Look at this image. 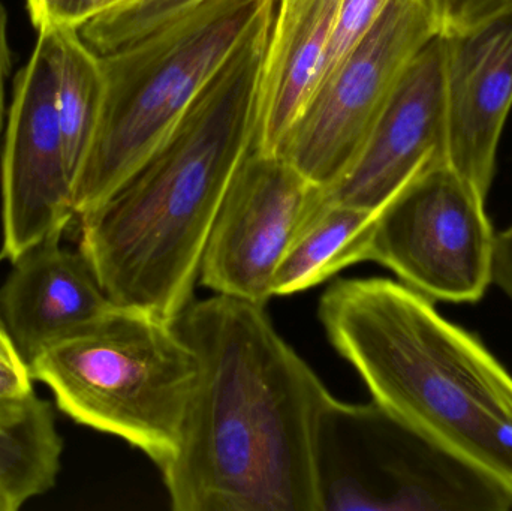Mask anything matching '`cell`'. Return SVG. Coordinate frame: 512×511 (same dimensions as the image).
<instances>
[{
  "label": "cell",
  "instance_id": "ac0fdd59",
  "mask_svg": "<svg viewBox=\"0 0 512 511\" xmlns=\"http://www.w3.org/2000/svg\"><path fill=\"white\" fill-rule=\"evenodd\" d=\"M204 0H120L81 27L83 41L98 54L119 50L155 32Z\"/></svg>",
  "mask_w": 512,
  "mask_h": 511
},
{
  "label": "cell",
  "instance_id": "ffe728a7",
  "mask_svg": "<svg viewBox=\"0 0 512 511\" xmlns=\"http://www.w3.org/2000/svg\"><path fill=\"white\" fill-rule=\"evenodd\" d=\"M120 0H26L36 30L74 29L80 32L93 18Z\"/></svg>",
  "mask_w": 512,
  "mask_h": 511
},
{
  "label": "cell",
  "instance_id": "cb8c5ba5",
  "mask_svg": "<svg viewBox=\"0 0 512 511\" xmlns=\"http://www.w3.org/2000/svg\"><path fill=\"white\" fill-rule=\"evenodd\" d=\"M12 53L8 36V14L0 0V137L5 128L6 119V86L11 75Z\"/></svg>",
  "mask_w": 512,
  "mask_h": 511
},
{
  "label": "cell",
  "instance_id": "7402d4cb",
  "mask_svg": "<svg viewBox=\"0 0 512 511\" xmlns=\"http://www.w3.org/2000/svg\"><path fill=\"white\" fill-rule=\"evenodd\" d=\"M33 393L29 365L15 347L8 330H0V395L27 398Z\"/></svg>",
  "mask_w": 512,
  "mask_h": 511
},
{
  "label": "cell",
  "instance_id": "8992f818",
  "mask_svg": "<svg viewBox=\"0 0 512 511\" xmlns=\"http://www.w3.org/2000/svg\"><path fill=\"white\" fill-rule=\"evenodd\" d=\"M321 511H505L512 492L376 404L331 399L319 423Z\"/></svg>",
  "mask_w": 512,
  "mask_h": 511
},
{
  "label": "cell",
  "instance_id": "7a4b0ae2",
  "mask_svg": "<svg viewBox=\"0 0 512 511\" xmlns=\"http://www.w3.org/2000/svg\"><path fill=\"white\" fill-rule=\"evenodd\" d=\"M262 17L137 174L80 221L78 251L114 305L174 323L195 284L225 194L254 152Z\"/></svg>",
  "mask_w": 512,
  "mask_h": 511
},
{
  "label": "cell",
  "instance_id": "6da1fadb",
  "mask_svg": "<svg viewBox=\"0 0 512 511\" xmlns=\"http://www.w3.org/2000/svg\"><path fill=\"white\" fill-rule=\"evenodd\" d=\"M174 327L198 360L179 447L159 468L176 511H321L319 423L334 398L264 305L194 300Z\"/></svg>",
  "mask_w": 512,
  "mask_h": 511
},
{
  "label": "cell",
  "instance_id": "4316f807",
  "mask_svg": "<svg viewBox=\"0 0 512 511\" xmlns=\"http://www.w3.org/2000/svg\"><path fill=\"white\" fill-rule=\"evenodd\" d=\"M6 329L5 323H3L2 317H0V330Z\"/></svg>",
  "mask_w": 512,
  "mask_h": 511
},
{
  "label": "cell",
  "instance_id": "7c38bea8",
  "mask_svg": "<svg viewBox=\"0 0 512 511\" xmlns=\"http://www.w3.org/2000/svg\"><path fill=\"white\" fill-rule=\"evenodd\" d=\"M442 36L448 167L487 197L512 107V11Z\"/></svg>",
  "mask_w": 512,
  "mask_h": 511
},
{
  "label": "cell",
  "instance_id": "d4e9b609",
  "mask_svg": "<svg viewBox=\"0 0 512 511\" xmlns=\"http://www.w3.org/2000/svg\"><path fill=\"white\" fill-rule=\"evenodd\" d=\"M36 398H38L36 393L27 398H8L0 395V425L17 422L21 417L26 416Z\"/></svg>",
  "mask_w": 512,
  "mask_h": 511
},
{
  "label": "cell",
  "instance_id": "52a82bcc",
  "mask_svg": "<svg viewBox=\"0 0 512 511\" xmlns=\"http://www.w3.org/2000/svg\"><path fill=\"white\" fill-rule=\"evenodd\" d=\"M486 200L450 167L430 171L381 210L369 261L432 302L477 303L495 270Z\"/></svg>",
  "mask_w": 512,
  "mask_h": 511
},
{
  "label": "cell",
  "instance_id": "484cf974",
  "mask_svg": "<svg viewBox=\"0 0 512 511\" xmlns=\"http://www.w3.org/2000/svg\"><path fill=\"white\" fill-rule=\"evenodd\" d=\"M0 511H14L12 510L11 503H9L8 498L3 495L2 491H0Z\"/></svg>",
  "mask_w": 512,
  "mask_h": 511
},
{
  "label": "cell",
  "instance_id": "5b68a950",
  "mask_svg": "<svg viewBox=\"0 0 512 511\" xmlns=\"http://www.w3.org/2000/svg\"><path fill=\"white\" fill-rule=\"evenodd\" d=\"M56 407L164 467L180 443L198 360L174 323L114 306L29 363Z\"/></svg>",
  "mask_w": 512,
  "mask_h": 511
},
{
  "label": "cell",
  "instance_id": "2e32d148",
  "mask_svg": "<svg viewBox=\"0 0 512 511\" xmlns=\"http://www.w3.org/2000/svg\"><path fill=\"white\" fill-rule=\"evenodd\" d=\"M62 453L53 405L39 396L26 416L0 425V491L12 510L56 486Z\"/></svg>",
  "mask_w": 512,
  "mask_h": 511
},
{
  "label": "cell",
  "instance_id": "5bb4252c",
  "mask_svg": "<svg viewBox=\"0 0 512 511\" xmlns=\"http://www.w3.org/2000/svg\"><path fill=\"white\" fill-rule=\"evenodd\" d=\"M340 0H276L262 62L255 152L279 156L324 75Z\"/></svg>",
  "mask_w": 512,
  "mask_h": 511
},
{
  "label": "cell",
  "instance_id": "8fae6325",
  "mask_svg": "<svg viewBox=\"0 0 512 511\" xmlns=\"http://www.w3.org/2000/svg\"><path fill=\"white\" fill-rule=\"evenodd\" d=\"M448 167L445 41L430 39L400 78L390 101L328 200L379 210L430 171Z\"/></svg>",
  "mask_w": 512,
  "mask_h": 511
},
{
  "label": "cell",
  "instance_id": "ba28073f",
  "mask_svg": "<svg viewBox=\"0 0 512 511\" xmlns=\"http://www.w3.org/2000/svg\"><path fill=\"white\" fill-rule=\"evenodd\" d=\"M436 35L427 0H391L316 90L280 158L309 182L330 188L360 152L409 63Z\"/></svg>",
  "mask_w": 512,
  "mask_h": 511
},
{
  "label": "cell",
  "instance_id": "e0dca14e",
  "mask_svg": "<svg viewBox=\"0 0 512 511\" xmlns=\"http://www.w3.org/2000/svg\"><path fill=\"white\" fill-rule=\"evenodd\" d=\"M56 35V102L66 158L77 177L98 126L104 98L101 56L74 29H53Z\"/></svg>",
  "mask_w": 512,
  "mask_h": 511
},
{
  "label": "cell",
  "instance_id": "277c9868",
  "mask_svg": "<svg viewBox=\"0 0 512 511\" xmlns=\"http://www.w3.org/2000/svg\"><path fill=\"white\" fill-rule=\"evenodd\" d=\"M274 0H204L101 56L98 126L74 182L77 219L119 192L165 143Z\"/></svg>",
  "mask_w": 512,
  "mask_h": 511
},
{
  "label": "cell",
  "instance_id": "9a60e30c",
  "mask_svg": "<svg viewBox=\"0 0 512 511\" xmlns=\"http://www.w3.org/2000/svg\"><path fill=\"white\" fill-rule=\"evenodd\" d=\"M379 212L328 200L292 243L277 269L273 296L309 290L352 264L369 261Z\"/></svg>",
  "mask_w": 512,
  "mask_h": 511
},
{
  "label": "cell",
  "instance_id": "d6986e66",
  "mask_svg": "<svg viewBox=\"0 0 512 511\" xmlns=\"http://www.w3.org/2000/svg\"><path fill=\"white\" fill-rule=\"evenodd\" d=\"M390 3L391 0H340L339 14L331 36L321 84L336 71L337 66L369 32L370 27L381 17Z\"/></svg>",
  "mask_w": 512,
  "mask_h": 511
},
{
  "label": "cell",
  "instance_id": "30bf717a",
  "mask_svg": "<svg viewBox=\"0 0 512 511\" xmlns=\"http://www.w3.org/2000/svg\"><path fill=\"white\" fill-rule=\"evenodd\" d=\"M327 192L280 156L254 152L237 171L204 251L200 281L215 294L267 306L292 243Z\"/></svg>",
  "mask_w": 512,
  "mask_h": 511
},
{
  "label": "cell",
  "instance_id": "603a6c76",
  "mask_svg": "<svg viewBox=\"0 0 512 511\" xmlns=\"http://www.w3.org/2000/svg\"><path fill=\"white\" fill-rule=\"evenodd\" d=\"M493 284L498 285L512 302V224L496 234Z\"/></svg>",
  "mask_w": 512,
  "mask_h": 511
},
{
  "label": "cell",
  "instance_id": "3957f363",
  "mask_svg": "<svg viewBox=\"0 0 512 511\" xmlns=\"http://www.w3.org/2000/svg\"><path fill=\"white\" fill-rule=\"evenodd\" d=\"M318 317L376 404L512 492V375L477 336L388 278L334 282Z\"/></svg>",
  "mask_w": 512,
  "mask_h": 511
},
{
  "label": "cell",
  "instance_id": "4fadbf2b",
  "mask_svg": "<svg viewBox=\"0 0 512 511\" xmlns=\"http://www.w3.org/2000/svg\"><path fill=\"white\" fill-rule=\"evenodd\" d=\"M53 231L11 263L0 288V317L27 365L114 308L80 251Z\"/></svg>",
  "mask_w": 512,
  "mask_h": 511
},
{
  "label": "cell",
  "instance_id": "9c48e42d",
  "mask_svg": "<svg viewBox=\"0 0 512 511\" xmlns=\"http://www.w3.org/2000/svg\"><path fill=\"white\" fill-rule=\"evenodd\" d=\"M54 87L56 35L42 29L29 60L15 75L3 128L0 260L9 263L77 218L74 173L66 158Z\"/></svg>",
  "mask_w": 512,
  "mask_h": 511
},
{
  "label": "cell",
  "instance_id": "44dd1931",
  "mask_svg": "<svg viewBox=\"0 0 512 511\" xmlns=\"http://www.w3.org/2000/svg\"><path fill=\"white\" fill-rule=\"evenodd\" d=\"M439 35L465 32L490 18L512 11V0H427Z\"/></svg>",
  "mask_w": 512,
  "mask_h": 511
}]
</instances>
